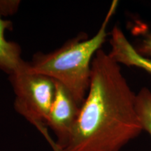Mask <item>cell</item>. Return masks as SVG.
I'll return each mask as SVG.
<instances>
[{
	"label": "cell",
	"mask_w": 151,
	"mask_h": 151,
	"mask_svg": "<svg viewBox=\"0 0 151 151\" xmlns=\"http://www.w3.org/2000/svg\"><path fill=\"white\" fill-rule=\"evenodd\" d=\"M91 70L86 97L67 146L60 151H121L143 132L137 94L120 64L100 49Z\"/></svg>",
	"instance_id": "1"
},
{
	"label": "cell",
	"mask_w": 151,
	"mask_h": 151,
	"mask_svg": "<svg viewBox=\"0 0 151 151\" xmlns=\"http://www.w3.org/2000/svg\"><path fill=\"white\" fill-rule=\"evenodd\" d=\"M118 4V1H113L93 37L81 33L54 51L37 52L29 62L30 69L63 85L81 106L89 89L92 60L106 40L108 24Z\"/></svg>",
	"instance_id": "2"
},
{
	"label": "cell",
	"mask_w": 151,
	"mask_h": 151,
	"mask_svg": "<svg viewBox=\"0 0 151 151\" xmlns=\"http://www.w3.org/2000/svg\"><path fill=\"white\" fill-rule=\"evenodd\" d=\"M9 79L15 94V110L35 126L55 150V142L49 137L46 125L55 94V81L33 71L25 61L9 76Z\"/></svg>",
	"instance_id": "3"
},
{
	"label": "cell",
	"mask_w": 151,
	"mask_h": 151,
	"mask_svg": "<svg viewBox=\"0 0 151 151\" xmlns=\"http://www.w3.org/2000/svg\"><path fill=\"white\" fill-rule=\"evenodd\" d=\"M55 94L46 125L56 137L54 151H60L67 146L75 122L80 113L81 106L63 85L55 81Z\"/></svg>",
	"instance_id": "4"
},
{
	"label": "cell",
	"mask_w": 151,
	"mask_h": 151,
	"mask_svg": "<svg viewBox=\"0 0 151 151\" xmlns=\"http://www.w3.org/2000/svg\"><path fill=\"white\" fill-rule=\"evenodd\" d=\"M110 35L109 55L113 60L120 65L141 69L151 75V59L137 52L120 27L114 26Z\"/></svg>",
	"instance_id": "5"
},
{
	"label": "cell",
	"mask_w": 151,
	"mask_h": 151,
	"mask_svg": "<svg viewBox=\"0 0 151 151\" xmlns=\"http://www.w3.org/2000/svg\"><path fill=\"white\" fill-rule=\"evenodd\" d=\"M13 23L0 16V70L11 75L24 61L21 48L18 43L6 39L5 32L11 30Z\"/></svg>",
	"instance_id": "6"
},
{
	"label": "cell",
	"mask_w": 151,
	"mask_h": 151,
	"mask_svg": "<svg viewBox=\"0 0 151 151\" xmlns=\"http://www.w3.org/2000/svg\"><path fill=\"white\" fill-rule=\"evenodd\" d=\"M136 106L143 131L151 137V91L143 87L136 95Z\"/></svg>",
	"instance_id": "7"
},
{
	"label": "cell",
	"mask_w": 151,
	"mask_h": 151,
	"mask_svg": "<svg viewBox=\"0 0 151 151\" xmlns=\"http://www.w3.org/2000/svg\"><path fill=\"white\" fill-rule=\"evenodd\" d=\"M20 5L19 0H0V16H13L18 10Z\"/></svg>",
	"instance_id": "8"
},
{
	"label": "cell",
	"mask_w": 151,
	"mask_h": 151,
	"mask_svg": "<svg viewBox=\"0 0 151 151\" xmlns=\"http://www.w3.org/2000/svg\"><path fill=\"white\" fill-rule=\"evenodd\" d=\"M135 48L141 55L151 59V31L143 36Z\"/></svg>",
	"instance_id": "9"
}]
</instances>
